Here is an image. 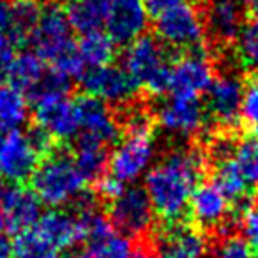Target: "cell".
<instances>
[{
	"label": "cell",
	"mask_w": 258,
	"mask_h": 258,
	"mask_svg": "<svg viewBox=\"0 0 258 258\" xmlns=\"http://www.w3.org/2000/svg\"><path fill=\"white\" fill-rule=\"evenodd\" d=\"M205 168L207 158L198 147H173L154 163L144 177V189L156 216L166 223L180 221Z\"/></svg>",
	"instance_id": "1"
},
{
	"label": "cell",
	"mask_w": 258,
	"mask_h": 258,
	"mask_svg": "<svg viewBox=\"0 0 258 258\" xmlns=\"http://www.w3.org/2000/svg\"><path fill=\"white\" fill-rule=\"evenodd\" d=\"M30 43L34 51L44 62H50L51 69L68 76L69 80L78 78L85 73V64L73 39V29L69 25L68 15L60 6L51 4L43 9Z\"/></svg>",
	"instance_id": "2"
},
{
	"label": "cell",
	"mask_w": 258,
	"mask_h": 258,
	"mask_svg": "<svg viewBox=\"0 0 258 258\" xmlns=\"http://www.w3.org/2000/svg\"><path fill=\"white\" fill-rule=\"evenodd\" d=\"M30 182L39 200L51 209L75 204L85 191V179L76 168L73 156L66 152H50L37 165Z\"/></svg>",
	"instance_id": "3"
},
{
	"label": "cell",
	"mask_w": 258,
	"mask_h": 258,
	"mask_svg": "<svg viewBox=\"0 0 258 258\" xmlns=\"http://www.w3.org/2000/svg\"><path fill=\"white\" fill-rule=\"evenodd\" d=\"M122 68L133 76L138 87L151 96H163L170 89L172 64L165 44L152 36H142L127 44L122 57Z\"/></svg>",
	"instance_id": "4"
},
{
	"label": "cell",
	"mask_w": 258,
	"mask_h": 258,
	"mask_svg": "<svg viewBox=\"0 0 258 258\" xmlns=\"http://www.w3.org/2000/svg\"><path fill=\"white\" fill-rule=\"evenodd\" d=\"M156 37L165 46L175 50H198L207 39L204 15L193 4L177 6L175 9L156 18Z\"/></svg>",
	"instance_id": "5"
},
{
	"label": "cell",
	"mask_w": 258,
	"mask_h": 258,
	"mask_svg": "<svg viewBox=\"0 0 258 258\" xmlns=\"http://www.w3.org/2000/svg\"><path fill=\"white\" fill-rule=\"evenodd\" d=\"M158 156V145L154 133L125 135L113 149L108 161L110 175L124 184H135L138 179L147 175L154 166Z\"/></svg>",
	"instance_id": "6"
},
{
	"label": "cell",
	"mask_w": 258,
	"mask_h": 258,
	"mask_svg": "<svg viewBox=\"0 0 258 258\" xmlns=\"http://www.w3.org/2000/svg\"><path fill=\"white\" fill-rule=\"evenodd\" d=\"M108 219L117 232L135 239L149 233L154 225L156 212L144 187L133 184L125 186V189L110 202Z\"/></svg>",
	"instance_id": "7"
},
{
	"label": "cell",
	"mask_w": 258,
	"mask_h": 258,
	"mask_svg": "<svg viewBox=\"0 0 258 258\" xmlns=\"http://www.w3.org/2000/svg\"><path fill=\"white\" fill-rule=\"evenodd\" d=\"M82 87L87 96L115 106L129 104L138 96V83L122 66L106 64L101 68H90L82 76Z\"/></svg>",
	"instance_id": "8"
},
{
	"label": "cell",
	"mask_w": 258,
	"mask_h": 258,
	"mask_svg": "<svg viewBox=\"0 0 258 258\" xmlns=\"http://www.w3.org/2000/svg\"><path fill=\"white\" fill-rule=\"evenodd\" d=\"M212 80H214V66L205 48L191 50L177 58L175 64H172L168 92L173 97L198 99L200 94L207 92Z\"/></svg>",
	"instance_id": "9"
},
{
	"label": "cell",
	"mask_w": 258,
	"mask_h": 258,
	"mask_svg": "<svg viewBox=\"0 0 258 258\" xmlns=\"http://www.w3.org/2000/svg\"><path fill=\"white\" fill-rule=\"evenodd\" d=\"M244 87L246 83L233 71L221 73L219 76H216L205 92L207 94L205 110H207L209 120H212L223 129L235 127L240 122Z\"/></svg>",
	"instance_id": "10"
},
{
	"label": "cell",
	"mask_w": 258,
	"mask_h": 258,
	"mask_svg": "<svg viewBox=\"0 0 258 258\" xmlns=\"http://www.w3.org/2000/svg\"><path fill=\"white\" fill-rule=\"evenodd\" d=\"M156 120L166 135L175 138H195L205 131L209 115L205 106L193 97H170L156 110Z\"/></svg>",
	"instance_id": "11"
},
{
	"label": "cell",
	"mask_w": 258,
	"mask_h": 258,
	"mask_svg": "<svg viewBox=\"0 0 258 258\" xmlns=\"http://www.w3.org/2000/svg\"><path fill=\"white\" fill-rule=\"evenodd\" d=\"M39 151L29 133L11 131L0 135V177L8 182L23 184L39 165Z\"/></svg>",
	"instance_id": "12"
},
{
	"label": "cell",
	"mask_w": 258,
	"mask_h": 258,
	"mask_svg": "<svg viewBox=\"0 0 258 258\" xmlns=\"http://www.w3.org/2000/svg\"><path fill=\"white\" fill-rule=\"evenodd\" d=\"M80 120V138L99 144L103 147L115 144L120 137V122L106 103L92 96H82L75 99Z\"/></svg>",
	"instance_id": "13"
},
{
	"label": "cell",
	"mask_w": 258,
	"mask_h": 258,
	"mask_svg": "<svg viewBox=\"0 0 258 258\" xmlns=\"http://www.w3.org/2000/svg\"><path fill=\"white\" fill-rule=\"evenodd\" d=\"M149 15L144 0H106L104 29L115 44H131L145 36Z\"/></svg>",
	"instance_id": "14"
},
{
	"label": "cell",
	"mask_w": 258,
	"mask_h": 258,
	"mask_svg": "<svg viewBox=\"0 0 258 258\" xmlns=\"http://www.w3.org/2000/svg\"><path fill=\"white\" fill-rule=\"evenodd\" d=\"M209 242L200 228L182 221L168 223L154 239V258H207Z\"/></svg>",
	"instance_id": "15"
},
{
	"label": "cell",
	"mask_w": 258,
	"mask_h": 258,
	"mask_svg": "<svg viewBox=\"0 0 258 258\" xmlns=\"http://www.w3.org/2000/svg\"><path fill=\"white\" fill-rule=\"evenodd\" d=\"M0 216L8 232L20 235L37 225L43 216V202L32 187L13 184L8 187L0 202Z\"/></svg>",
	"instance_id": "16"
},
{
	"label": "cell",
	"mask_w": 258,
	"mask_h": 258,
	"mask_svg": "<svg viewBox=\"0 0 258 258\" xmlns=\"http://www.w3.org/2000/svg\"><path fill=\"white\" fill-rule=\"evenodd\" d=\"M187 211L195 223L204 230H219L233 223L232 202L214 180L198 184L191 195Z\"/></svg>",
	"instance_id": "17"
},
{
	"label": "cell",
	"mask_w": 258,
	"mask_h": 258,
	"mask_svg": "<svg viewBox=\"0 0 258 258\" xmlns=\"http://www.w3.org/2000/svg\"><path fill=\"white\" fill-rule=\"evenodd\" d=\"M34 120H36V127L43 129L53 140L68 142L80 135L76 104L68 97L34 103Z\"/></svg>",
	"instance_id": "18"
},
{
	"label": "cell",
	"mask_w": 258,
	"mask_h": 258,
	"mask_svg": "<svg viewBox=\"0 0 258 258\" xmlns=\"http://www.w3.org/2000/svg\"><path fill=\"white\" fill-rule=\"evenodd\" d=\"M205 29L218 44L237 43L244 27V11L239 0H207L205 4Z\"/></svg>",
	"instance_id": "19"
},
{
	"label": "cell",
	"mask_w": 258,
	"mask_h": 258,
	"mask_svg": "<svg viewBox=\"0 0 258 258\" xmlns=\"http://www.w3.org/2000/svg\"><path fill=\"white\" fill-rule=\"evenodd\" d=\"M34 230L58 253L71 249L80 240H83V228L80 218L60 209H51L44 212Z\"/></svg>",
	"instance_id": "20"
},
{
	"label": "cell",
	"mask_w": 258,
	"mask_h": 258,
	"mask_svg": "<svg viewBox=\"0 0 258 258\" xmlns=\"http://www.w3.org/2000/svg\"><path fill=\"white\" fill-rule=\"evenodd\" d=\"M214 161V182L230 198L232 204H237L244 211L247 207V197H249L251 186L244 177L235 156H223V158H216Z\"/></svg>",
	"instance_id": "21"
},
{
	"label": "cell",
	"mask_w": 258,
	"mask_h": 258,
	"mask_svg": "<svg viewBox=\"0 0 258 258\" xmlns=\"http://www.w3.org/2000/svg\"><path fill=\"white\" fill-rule=\"evenodd\" d=\"M30 115L27 94L13 85L0 87V133L20 131Z\"/></svg>",
	"instance_id": "22"
},
{
	"label": "cell",
	"mask_w": 258,
	"mask_h": 258,
	"mask_svg": "<svg viewBox=\"0 0 258 258\" xmlns=\"http://www.w3.org/2000/svg\"><path fill=\"white\" fill-rule=\"evenodd\" d=\"M66 15L73 32L80 36L99 32L106 20V0H73Z\"/></svg>",
	"instance_id": "23"
},
{
	"label": "cell",
	"mask_w": 258,
	"mask_h": 258,
	"mask_svg": "<svg viewBox=\"0 0 258 258\" xmlns=\"http://www.w3.org/2000/svg\"><path fill=\"white\" fill-rule=\"evenodd\" d=\"M133 253L135 246L131 239L111 228L101 235L87 239L80 258H131Z\"/></svg>",
	"instance_id": "24"
},
{
	"label": "cell",
	"mask_w": 258,
	"mask_h": 258,
	"mask_svg": "<svg viewBox=\"0 0 258 258\" xmlns=\"http://www.w3.org/2000/svg\"><path fill=\"white\" fill-rule=\"evenodd\" d=\"M46 75L44 60L36 51H22L16 53L11 68H9L8 78L9 85L16 87L23 94H30L37 87V83Z\"/></svg>",
	"instance_id": "25"
},
{
	"label": "cell",
	"mask_w": 258,
	"mask_h": 258,
	"mask_svg": "<svg viewBox=\"0 0 258 258\" xmlns=\"http://www.w3.org/2000/svg\"><path fill=\"white\" fill-rule=\"evenodd\" d=\"M73 159H75L76 168L82 173L85 182L87 180L97 182L101 177L106 175L110 156L106 152V147H103L99 144H94L90 140L80 138L78 145L75 149V154H73Z\"/></svg>",
	"instance_id": "26"
},
{
	"label": "cell",
	"mask_w": 258,
	"mask_h": 258,
	"mask_svg": "<svg viewBox=\"0 0 258 258\" xmlns=\"http://www.w3.org/2000/svg\"><path fill=\"white\" fill-rule=\"evenodd\" d=\"M43 8L37 0H11V30L13 43H27L39 23Z\"/></svg>",
	"instance_id": "27"
},
{
	"label": "cell",
	"mask_w": 258,
	"mask_h": 258,
	"mask_svg": "<svg viewBox=\"0 0 258 258\" xmlns=\"http://www.w3.org/2000/svg\"><path fill=\"white\" fill-rule=\"evenodd\" d=\"M78 46V53L83 64L90 68H101V66L111 64L115 57V43L110 39L106 32H92L82 36Z\"/></svg>",
	"instance_id": "28"
},
{
	"label": "cell",
	"mask_w": 258,
	"mask_h": 258,
	"mask_svg": "<svg viewBox=\"0 0 258 258\" xmlns=\"http://www.w3.org/2000/svg\"><path fill=\"white\" fill-rule=\"evenodd\" d=\"M13 258H58V251L32 228L16 235L13 242Z\"/></svg>",
	"instance_id": "29"
},
{
	"label": "cell",
	"mask_w": 258,
	"mask_h": 258,
	"mask_svg": "<svg viewBox=\"0 0 258 258\" xmlns=\"http://www.w3.org/2000/svg\"><path fill=\"white\" fill-rule=\"evenodd\" d=\"M237 55L244 68L258 76V16L244 23L237 39Z\"/></svg>",
	"instance_id": "30"
},
{
	"label": "cell",
	"mask_w": 258,
	"mask_h": 258,
	"mask_svg": "<svg viewBox=\"0 0 258 258\" xmlns=\"http://www.w3.org/2000/svg\"><path fill=\"white\" fill-rule=\"evenodd\" d=\"M69 90H71V80L68 76L60 75L58 71L51 69L46 71V75L43 76L37 87L29 94L32 97L34 103L44 99H57V97H68Z\"/></svg>",
	"instance_id": "31"
},
{
	"label": "cell",
	"mask_w": 258,
	"mask_h": 258,
	"mask_svg": "<svg viewBox=\"0 0 258 258\" xmlns=\"http://www.w3.org/2000/svg\"><path fill=\"white\" fill-rule=\"evenodd\" d=\"M233 156L249 186H258V138H246L239 142Z\"/></svg>",
	"instance_id": "32"
},
{
	"label": "cell",
	"mask_w": 258,
	"mask_h": 258,
	"mask_svg": "<svg viewBox=\"0 0 258 258\" xmlns=\"http://www.w3.org/2000/svg\"><path fill=\"white\" fill-rule=\"evenodd\" d=\"M240 122L254 138H258V78L247 82L244 87Z\"/></svg>",
	"instance_id": "33"
},
{
	"label": "cell",
	"mask_w": 258,
	"mask_h": 258,
	"mask_svg": "<svg viewBox=\"0 0 258 258\" xmlns=\"http://www.w3.org/2000/svg\"><path fill=\"white\" fill-rule=\"evenodd\" d=\"M211 258H254V253L244 237L228 235L214 247Z\"/></svg>",
	"instance_id": "34"
},
{
	"label": "cell",
	"mask_w": 258,
	"mask_h": 258,
	"mask_svg": "<svg viewBox=\"0 0 258 258\" xmlns=\"http://www.w3.org/2000/svg\"><path fill=\"white\" fill-rule=\"evenodd\" d=\"M125 135L152 133V115L144 108H131L124 117Z\"/></svg>",
	"instance_id": "35"
},
{
	"label": "cell",
	"mask_w": 258,
	"mask_h": 258,
	"mask_svg": "<svg viewBox=\"0 0 258 258\" xmlns=\"http://www.w3.org/2000/svg\"><path fill=\"white\" fill-rule=\"evenodd\" d=\"M240 228L247 244L258 251V195L253 200V205L246 207L240 214Z\"/></svg>",
	"instance_id": "36"
},
{
	"label": "cell",
	"mask_w": 258,
	"mask_h": 258,
	"mask_svg": "<svg viewBox=\"0 0 258 258\" xmlns=\"http://www.w3.org/2000/svg\"><path fill=\"white\" fill-rule=\"evenodd\" d=\"M125 186H127V184L120 182L118 179H115L113 175H110V173H108V175H103L96 182V191H97V195L103 198V200L111 202L125 189Z\"/></svg>",
	"instance_id": "37"
},
{
	"label": "cell",
	"mask_w": 258,
	"mask_h": 258,
	"mask_svg": "<svg viewBox=\"0 0 258 258\" xmlns=\"http://www.w3.org/2000/svg\"><path fill=\"white\" fill-rule=\"evenodd\" d=\"M16 57L15 43L11 37L0 34V76H8L9 68Z\"/></svg>",
	"instance_id": "38"
},
{
	"label": "cell",
	"mask_w": 258,
	"mask_h": 258,
	"mask_svg": "<svg viewBox=\"0 0 258 258\" xmlns=\"http://www.w3.org/2000/svg\"><path fill=\"white\" fill-rule=\"evenodd\" d=\"M184 2H186V0H144L149 18H154V20L163 16L165 13L175 9L177 6L184 4Z\"/></svg>",
	"instance_id": "39"
},
{
	"label": "cell",
	"mask_w": 258,
	"mask_h": 258,
	"mask_svg": "<svg viewBox=\"0 0 258 258\" xmlns=\"http://www.w3.org/2000/svg\"><path fill=\"white\" fill-rule=\"evenodd\" d=\"M11 30V0H0V34L9 37Z\"/></svg>",
	"instance_id": "40"
},
{
	"label": "cell",
	"mask_w": 258,
	"mask_h": 258,
	"mask_svg": "<svg viewBox=\"0 0 258 258\" xmlns=\"http://www.w3.org/2000/svg\"><path fill=\"white\" fill-rule=\"evenodd\" d=\"M0 258H13V242H9L8 235H0Z\"/></svg>",
	"instance_id": "41"
},
{
	"label": "cell",
	"mask_w": 258,
	"mask_h": 258,
	"mask_svg": "<svg viewBox=\"0 0 258 258\" xmlns=\"http://www.w3.org/2000/svg\"><path fill=\"white\" fill-rule=\"evenodd\" d=\"M239 4L247 8L253 15L258 16V0H239Z\"/></svg>",
	"instance_id": "42"
},
{
	"label": "cell",
	"mask_w": 258,
	"mask_h": 258,
	"mask_svg": "<svg viewBox=\"0 0 258 258\" xmlns=\"http://www.w3.org/2000/svg\"><path fill=\"white\" fill-rule=\"evenodd\" d=\"M131 258H154L151 251H147L145 247H135V253Z\"/></svg>",
	"instance_id": "43"
},
{
	"label": "cell",
	"mask_w": 258,
	"mask_h": 258,
	"mask_svg": "<svg viewBox=\"0 0 258 258\" xmlns=\"http://www.w3.org/2000/svg\"><path fill=\"white\" fill-rule=\"evenodd\" d=\"M6 189H8V187H6V180L0 177V202H2V197H4Z\"/></svg>",
	"instance_id": "44"
},
{
	"label": "cell",
	"mask_w": 258,
	"mask_h": 258,
	"mask_svg": "<svg viewBox=\"0 0 258 258\" xmlns=\"http://www.w3.org/2000/svg\"><path fill=\"white\" fill-rule=\"evenodd\" d=\"M6 233V226H4V221H2V216H0V235Z\"/></svg>",
	"instance_id": "45"
},
{
	"label": "cell",
	"mask_w": 258,
	"mask_h": 258,
	"mask_svg": "<svg viewBox=\"0 0 258 258\" xmlns=\"http://www.w3.org/2000/svg\"><path fill=\"white\" fill-rule=\"evenodd\" d=\"M51 2H73V0H51Z\"/></svg>",
	"instance_id": "46"
},
{
	"label": "cell",
	"mask_w": 258,
	"mask_h": 258,
	"mask_svg": "<svg viewBox=\"0 0 258 258\" xmlns=\"http://www.w3.org/2000/svg\"><path fill=\"white\" fill-rule=\"evenodd\" d=\"M0 135H2V133H0Z\"/></svg>",
	"instance_id": "47"
}]
</instances>
